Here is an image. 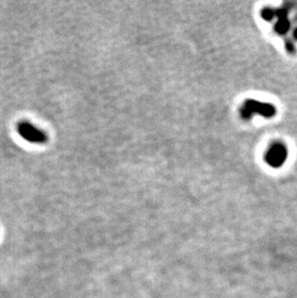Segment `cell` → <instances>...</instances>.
<instances>
[{"mask_svg": "<svg viewBox=\"0 0 297 298\" xmlns=\"http://www.w3.org/2000/svg\"><path fill=\"white\" fill-rule=\"evenodd\" d=\"M17 132L24 140L33 144H45L49 141V135L44 130L27 121H22L17 124Z\"/></svg>", "mask_w": 297, "mask_h": 298, "instance_id": "2", "label": "cell"}, {"mask_svg": "<svg viewBox=\"0 0 297 298\" xmlns=\"http://www.w3.org/2000/svg\"><path fill=\"white\" fill-rule=\"evenodd\" d=\"M239 113L241 118L246 121L252 119L255 114H259L264 118H272L276 114V107L271 104L248 99L244 102Z\"/></svg>", "mask_w": 297, "mask_h": 298, "instance_id": "1", "label": "cell"}, {"mask_svg": "<svg viewBox=\"0 0 297 298\" xmlns=\"http://www.w3.org/2000/svg\"><path fill=\"white\" fill-rule=\"evenodd\" d=\"M294 38L297 41V28H296L294 31Z\"/></svg>", "mask_w": 297, "mask_h": 298, "instance_id": "7", "label": "cell"}, {"mask_svg": "<svg viewBox=\"0 0 297 298\" xmlns=\"http://www.w3.org/2000/svg\"><path fill=\"white\" fill-rule=\"evenodd\" d=\"M288 158V149L283 143H274L272 144L265 155L266 163L273 167H281Z\"/></svg>", "mask_w": 297, "mask_h": 298, "instance_id": "3", "label": "cell"}, {"mask_svg": "<svg viewBox=\"0 0 297 298\" xmlns=\"http://www.w3.org/2000/svg\"><path fill=\"white\" fill-rule=\"evenodd\" d=\"M286 50L291 54H296V53H297V50H296V47H295L294 43L292 41H290V40H288L286 42Z\"/></svg>", "mask_w": 297, "mask_h": 298, "instance_id": "6", "label": "cell"}, {"mask_svg": "<svg viewBox=\"0 0 297 298\" xmlns=\"http://www.w3.org/2000/svg\"><path fill=\"white\" fill-rule=\"evenodd\" d=\"M275 17L277 18V22L275 24V31L279 35H285L288 33L291 22L289 20V10L288 8H279L275 10Z\"/></svg>", "mask_w": 297, "mask_h": 298, "instance_id": "4", "label": "cell"}, {"mask_svg": "<svg viewBox=\"0 0 297 298\" xmlns=\"http://www.w3.org/2000/svg\"><path fill=\"white\" fill-rule=\"evenodd\" d=\"M261 16L264 20L271 21L275 18V10H273L272 8H269V7L263 8L261 12Z\"/></svg>", "mask_w": 297, "mask_h": 298, "instance_id": "5", "label": "cell"}]
</instances>
